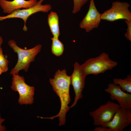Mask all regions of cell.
Masks as SVG:
<instances>
[{"mask_svg":"<svg viewBox=\"0 0 131 131\" xmlns=\"http://www.w3.org/2000/svg\"><path fill=\"white\" fill-rule=\"evenodd\" d=\"M12 75L11 88L13 91L18 92V103L21 105L32 104L34 100V87L26 83L23 76L16 74H13Z\"/></svg>","mask_w":131,"mask_h":131,"instance_id":"cell-4","label":"cell"},{"mask_svg":"<svg viewBox=\"0 0 131 131\" xmlns=\"http://www.w3.org/2000/svg\"><path fill=\"white\" fill-rule=\"evenodd\" d=\"M125 22L127 24V28L125 36L127 40L131 41V21L125 20Z\"/></svg>","mask_w":131,"mask_h":131,"instance_id":"cell-18","label":"cell"},{"mask_svg":"<svg viewBox=\"0 0 131 131\" xmlns=\"http://www.w3.org/2000/svg\"><path fill=\"white\" fill-rule=\"evenodd\" d=\"M131 123V109L120 107L116 112L112 120L102 126L109 128L112 131H123Z\"/></svg>","mask_w":131,"mask_h":131,"instance_id":"cell-9","label":"cell"},{"mask_svg":"<svg viewBox=\"0 0 131 131\" xmlns=\"http://www.w3.org/2000/svg\"><path fill=\"white\" fill-rule=\"evenodd\" d=\"M91 0H73L74 5L73 13H76L79 11L82 7L88 1Z\"/></svg>","mask_w":131,"mask_h":131,"instance_id":"cell-17","label":"cell"},{"mask_svg":"<svg viewBox=\"0 0 131 131\" xmlns=\"http://www.w3.org/2000/svg\"><path fill=\"white\" fill-rule=\"evenodd\" d=\"M3 42V40L2 37L0 36V47L1 46V44Z\"/></svg>","mask_w":131,"mask_h":131,"instance_id":"cell-21","label":"cell"},{"mask_svg":"<svg viewBox=\"0 0 131 131\" xmlns=\"http://www.w3.org/2000/svg\"><path fill=\"white\" fill-rule=\"evenodd\" d=\"M74 67L73 72L70 76V81L71 84L72 85L74 92L75 97L74 102L70 108L75 106L78 100L82 97V93L84 87L86 76L81 65L77 62L75 63Z\"/></svg>","mask_w":131,"mask_h":131,"instance_id":"cell-8","label":"cell"},{"mask_svg":"<svg viewBox=\"0 0 131 131\" xmlns=\"http://www.w3.org/2000/svg\"><path fill=\"white\" fill-rule=\"evenodd\" d=\"M3 73H4L2 69V68L0 66V75Z\"/></svg>","mask_w":131,"mask_h":131,"instance_id":"cell-22","label":"cell"},{"mask_svg":"<svg viewBox=\"0 0 131 131\" xmlns=\"http://www.w3.org/2000/svg\"><path fill=\"white\" fill-rule=\"evenodd\" d=\"M9 61L4 57L2 48L0 47V66L2 69L4 73L7 72L8 70Z\"/></svg>","mask_w":131,"mask_h":131,"instance_id":"cell-16","label":"cell"},{"mask_svg":"<svg viewBox=\"0 0 131 131\" xmlns=\"http://www.w3.org/2000/svg\"><path fill=\"white\" fill-rule=\"evenodd\" d=\"M117 65V62L110 59L108 54L103 52L98 56L90 58L81 65L85 75H97L111 70Z\"/></svg>","mask_w":131,"mask_h":131,"instance_id":"cell-3","label":"cell"},{"mask_svg":"<svg viewBox=\"0 0 131 131\" xmlns=\"http://www.w3.org/2000/svg\"><path fill=\"white\" fill-rule=\"evenodd\" d=\"M120 108L118 104L108 101L95 110L90 112V115L93 120V125L96 126H102L109 122Z\"/></svg>","mask_w":131,"mask_h":131,"instance_id":"cell-5","label":"cell"},{"mask_svg":"<svg viewBox=\"0 0 131 131\" xmlns=\"http://www.w3.org/2000/svg\"><path fill=\"white\" fill-rule=\"evenodd\" d=\"M37 2V0H13L11 1L0 0V5L4 13L10 14L17 9L22 8L27 9L32 7Z\"/></svg>","mask_w":131,"mask_h":131,"instance_id":"cell-12","label":"cell"},{"mask_svg":"<svg viewBox=\"0 0 131 131\" xmlns=\"http://www.w3.org/2000/svg\"><path fill=\"white\" fill-rule=\"evenodd\" d=\"M8 44L14 52L17 53L18 57L17 62L11 70L10 74H18L20 71L22 70L27 72L31 63L34 61L36 56L40 51L41 45L38 44L31 49H25L19 47L13 40H9Z\"/></svg>","mask_w":131,"mask_h":131,"instance_id":"cell-2","label":"cell"},{"mask_svg":"<svg viewBox=\"0 0 131 131\" xmlns=\"http://www.w3.org/2000/svg\"><path fill=\"white\" fill-rule=\"evenodd\" d=\"M49 82L53 90L60 98L61 104L60 110L58 114L54 116L49 117H40V118L53 120L55 118L59 117V126L64 125L66 122V113L70 108L68 105L71 101L69 94L70 76L67 75L66 69L62 70L58 69L56 72L54 78L49 79Z\"/></svg>","mask_w":131,"mask_h":131,"instance_id":"cell-1","label":"cell"},{"mask_svg":"<svg viewBox=\"0 0 131 131\" xmlns=\"http://www.w3.org/2000/svg\"><path fill=\"white\" fill-rule=\"evenodd\" d=\"M51 39L52 41L51 47L52 53L57 56H60L63 54L64 51L63 44L58 38L53 37Z\"/></svg>","mask_w":131,"mask_h":131,"instance_id":"cell-15","label":"cell"},{"mask_svg":"<svg viewBox=\"0 0 131 131\" xmlns=\"http://www.w3.org/2000/svg\"><path fill=\"white\" fill-rule=\"evenodd\" d=\"M5 119L2 118L0 114V131H4L6 130L5 126L2 125V124L4 121Z\"/></svg>","mask_w":131,"mask_h":131,"instance_id":"cell-20","label":"cell"},{"mask_svg":"<svg viewBox=\"0 0 131 131\" xmlns=\"http://www.w3.org/2000/svg\"><path fill=\"white\" fill-rule=\"evenodd\" d=\"M100 126H96L94 129V131H112L110 128Z\"/></svg>","mask_w":131,"mask_h":131,"instance_id":"cell-19","label":"cell"},{"mask_svg":"<svg viewBox=\"0 0 131 131\" xmlns=\"http://www.w3.org/2000/svg\"><path fill=\"white\" fill-rule=\"evenodd\" d=\"M113 83L119 85L123 91L131 93V75H128L124 79L115 78L113 79Z\"/></svg>","mask_w":131,"mask_h":131,"instance_id":"cell-14","label":"cell"},{"mask_svg":"<svg viewBox=\"0 0 131 131\" xmlns=\"http://www.w3.org/2000/svg\"><path fill=\"white\" fill-rule=\"evenodd\" d=\"M44 0H40L34 6L31 8L14 10L12 13L4 16H0V21L7 19L18 18L22 19L24 22L23 29L26 31L28 30L26 23L28 18L32 15L39 12L47 13L51 9V6L49 4H42Z\"/></svg>","mask_w":131,"mask_h":131,"instance_id":"cell-7","label":"cell"},{"mask_svg":"<svg viewBox=\"0 0 131 131\" xmlns=\"http://www.w3.org/2000/svg\"><path fill=\"white\" fill-rule=\"evenodd\" d=\"M105 91L110 95L112 100H116L120 107L131 109V93L123 91L120 87L113 83L108 84Z\"/></svg>","mask_w":131,"mask_h":131,"instance_id":"cell-11","label":"cell"},{"mask_svg":"<svg viewBox=\"0 0 131 131\" xmlns=\"http://www.w3.org/2000/svg\"><path fill=\"white\" fill-rule=\"evenodd\" d=\"M101 14L97 10L94 0L90 1L88 11L80 22V27L89 32L94 28H97L101 21Z\"/></svg>","mask_w":131,"mask_h":131,"instance_id":"cell-10","label":"cell"},{"mask_svg":"<svg viewBox=\"0 0 131 131\" xmlns=\"http://www.w3.org/2000/svg\"><path fill=\"white\" fill-rule=\"evenodd\" d=\"M48 23L53 37L58 38L60 35L59 17L57 13L51 11L48 17Z\"/></svg>","mask_w":131,"mask_h":131,"instance_id":"cell-13","label":"cell"},{"mask_svg":"<svg viewBox=\"0 0 131 131\" xmlns=\"http://www.w3.org/2000/svg\"><path fill=\"white\" fill-rule=\"evenodd\" d=\"M128 3L116 1L112 3L111 8L101 14V20L113 22L120 19L131 21V12Z\"/></svg>","mask_w":131,"mask_h":131,"instance_id":"cell-6","label":"cell"}]
</instances>
